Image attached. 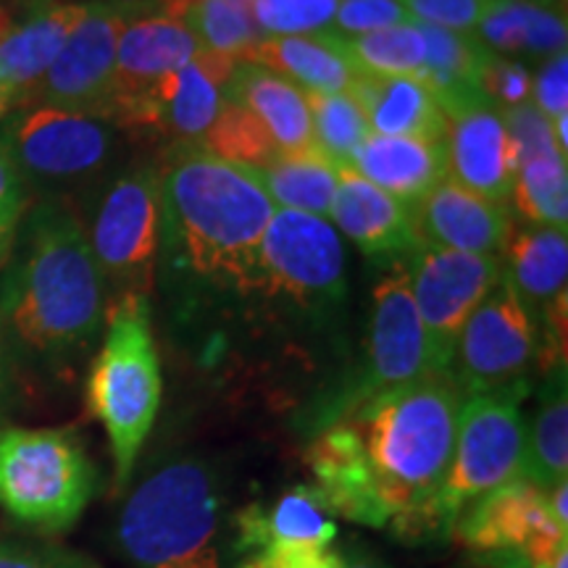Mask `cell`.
Segmentation results:
<instances>
[{
  "mask_svg": "<svg viewBox=\"0 0 568 568\" xmlns=\"http://www.w3.org/2000/svg\"><path fill=\"white\" fill-rule=\"evenodd\" d=\"M464 395L443 372L385 389L311 435L305 464L335 518L397 531L443 485Z\"/></svg>",
  "mask_w": 568,
  "mask_h": 568,
  "instance_id": "1",
  "label": "cell"
},
{
  "mask_svg": "<svg viewBox=\"0 0 568 568\" xmlns=\"http://www.w3.org/2000/svg\"><path fill=\"white\" fill-rule=\"evenodd\" d=\"M17 245L0 293L6 339L48 372H71L105 322V282L88 230L69 205L45 201Z\"/></svg>",
  "mask_w": 568,
  "mask_h": 568,
  "instance_id": "2",
  "label": "cell"
},
{
  "mask_svg": "<svg viewBox=\"0 0 568 568\" xmlns=\"http://www.w3.org/2000/svg\"><path fill=\"white\" fill-rule=\"evenodd\" d=\"M169 245L197 276L240 293L258 284V251L276 205L253 172L176 145L161 169Z\"/></svg>",
  "mask_w": 568,
  "mask_h": 568,
  "instance_id": "3",
  "label": "cell"
},
{
  "mask_svg": "<svg viewBox=\"0 0 568 568\" xmlns=\"http://www.w3.org/2000/svg\"><path fill=\"white\" fill-rule=\"evenodd\" d=\"M224 489L201 458H174L126 495L113 548L132 568H226Z\"/></svg>",
  "mask_w": 568,
  "mask_h": 568,
  "instance_id": "4",
  "label": "cell"
},
{
  "mask_svg": "<svg viewBox=\"0 0 568 568\" xmlns=\"http://www.w3.org/2000/svg\"><path fill=\"white\" fill-rule=\"evenodd\" d=\"M101 351L88 376L90 414L109 437L113 487H130L163 397L159 347L148 295L122 293L105 305Z\"/></svg>",
  "mask_w": 568,
  "mask_h": 568,
  "instance_id": "5",
  "label": "cell"
},
{
  "mask_svg": "<svg viewBox=\"0 0 568 568\" xmlns=\"http://www.w3.org/2000/svg\"><path fill=\"white\" fill-rule=\"evenodd\" d=\"M531 382L464 397L456 447L437 495L422 514L395 531L410 545L453 539L464 510L493 489L521 479L527 450V400Z\"/></svg>",
  "mask_w": 568,
  "mask_h": 568,
  "instance_id": "6",
  "label": "cell"
},
{
  "mask_svg": "<svg viewBox=\"0 0 568 568\" xmlns=\"http://www.w3.org/2000/svg\"><path fill=\"white\" fill-rule=\"evenodd\" d=\"M101 474L71 429L0 426V510L38 535L77 527Z\"/></svg>",
  "mask_w": 568,
  "mask_h": 568,
  "instance_id": "7",
  "label": "cell"
},
{
  "mask_svg": "<svg viewBox=\"0 0 568 568\" xmlns=\"http://www.w3.org/2000/svg\"><path fill=\"white\" fill-rule=\"evenodd\" d=\"M432 355L418 318L406 261H389V272L376 282L366 351L329 395L308 414L311 435L339 422L385 389L408 385L432 374Z\"/></svg>",
  "mask_w": 568,
  "mask_h": 568,
  "instance_id": "8",
  "label": "cell"
},
{
  "mask_svg": "<svg viewBox=\"0 0 568 568\" xmlns=\"http://www.w3.org/2000/svg\"><path fill=\"white\" fill-rule=\"evenodd\" d=\"M161 166L134 163L113 180L88 232L103 282L122 293H151L161 251Z\"/></svg>",
  "mask_w": 568,
  "mask_h": 568,
  "instance_id": "9",
  "label": "cell"
},
{
  "mask_svg": "<svg viewBox=\"0 0 568 568\" xmlns=\"http://www.w3.org/2000/svg\"><path fill=\"white\" fill-rule=\"evenodd\" d=\"M337 518L314 485L234 514L230 568H343Z\"/></svg>",
  "mask_w": 568,
  "mask_h": 568,
  "instance_id": "10",
  "label": "cell"
},
{
  "mask_svg": "<svg viewBox=\"0 0 568 568\" xmlns=\"http://www.w3.org/2000/svg\"><path fill=\"white\" fill-rule=\"evenodd\" d=\"M0 145L24 182L69 187L109 172L119 153V126L95 113L34 105L11 119Z\"/></svg>",
  "mask_w": 568,
  "mask_h": 568,
  "instance_id": "11",
  "label": "cell"
},
{
  "mask_svg": "<svg viewBox=\"0 0 568 568\" xmlns=\"http://www.w3.org/2000/svg\"><path fill=\"white\" fill-rule=\"evenodd\" d=\"M542 374V343L510 282L500 274L495 287L466 318L453 347L447 376L460 395L495 393Z\"/></svg>",
  "mask_w": 568,
  "mask_h": 568,
  "instance_id": "12",
  "label": "cell"
},
{
  "mask_svg": "<svg viewBox=\"0 0 568 568\" xmlns=\"http://www.w3.org/2000/svg\"><path fill=\"white\" fill-rule=\"evenodd\" d=\"M264 295L297 308H329L345 297V251L339 234L322 216L276 209L258 251Z\"/></svg>",
  "mask_w": 568,
  "mask_h": 568,
  "instance_id": "13",
  "label": "cell"
},
{
  "mask_svg": "<svg viewBox=\"0 0 568 568\" xmlns=\"http://www.w3.org/2000/svg\"><path fill=\"white\" fill-rule=\"evenodd\" d=\"M138 6L124 0H92L77 30L55 55L45 77L19 101V109L51 105L103 116L116 71V48Z\"/></svg>",
  "mask_w": 568,
  "mask_h": 568,
  "instance_id": "14",
  "label": "cell"
},
{
  "mask_svg": "<svg viewBox=\"0 0 568 568\" xmlns=\"http://www.w3.org/2000/svg\"><path fill=\"white\" fill-rule=\"evenodd\" d=\"M406 264L432 368L447 374L460 329L481 297L500 280L503 258L418 245Z\"/></svg>",
  "mask_w": 568,
  "mask_h": 568,
  "instance_id": "15",
  "label": "cell"
},
{
  "mask_svg": "<svg viewBox=\"0 0 568 568\" xmlns=\"http://www.w3.org/2000/svg\"><path fill=\"white\" fill-rule=\"evenodd\" d=\"M453 537L474 556L518 550L539 568H568V529L552 518L548 493L527 479L508 481L471 503Z\"/></svg>",
  "mask_w": 568,
  "mask_h": 568,
  "instance_id": "16",
  "label": "cell"
},
{
  "mask_svg": "<svg viewBox=\"0 0 568 568\" xmlns=\"http://www.w3.org/2000/svg\"><path fill=\"white\" fill-rule=\"evenodd\" d=\"M234 67L237 61L197 53L187 67L163 77L134 101L119 105L109 122L124 132L159 134L176 145H201L224 109V90Z\"/></svg>",
  "mask_w": 568,
  "mask_h": 568,
  "instance_id": "17",
  "label": "cell"
},
{
  "mask_svg": "<svg viewBox=\"0 0 568 568\" xmlns=\"http://www.w3.org/2000/svg\"><path fill=\"white\" fill-rule=\"evenodd\" d=\"M503 276L510 282L542 343V374L566 364L568 237L552 226H521L508 237Z\"/></svg>",
  "mask_w": 568,
  "mask_h": 568,
  "instance_id": "18",
  "label": "cell"
},
{
  "mask_svg": "<svg viewBox=\"0 0 568 568\" xmlns=\"http://www.w3.org/2000/svg\"><path fill=\"white\" fill-rule=\"evenodd\" d=\"M443 113L447 180L468 193L506 205L514 190L518 155L503 111L477 92Z\"/></svg>",
  "mask_w": 568,
  "mask_h": 568,
  "instance_id": "19",
  "label": "cell"
},
{
  "mask_svg": "<svg viewBox=\"0 0 568 568\" xmlns=\"http://www.w3.org/2000/svg\"><path fill=\"white\" fill-rule=\"evenodd\" d=\"M414 224L422 245L487 258H503L514 232L506 205L468 193L447 176L414 203Z\"/></svg>",
  "mask_w": 568,
  "mask_h": 568,
  "instance_id": "20",
  "label": "cell"
},
{
  "mask_svg": "<svg viewBox=\"0 0 568 568\" xmlns=\"http://www.w3.org/2000/svg\"><path fill=\"white\" fill-rule=\"evenodd\" d=\"M197 53H203L201 42L182 21L161 13H134L119 38L116 71L103 119H109L119 105L134 101L163 77L187 67Z\"/></svg>",
  "mask_w": 568,
  "mask_h": 568,
  "instance_id": "21",
  "label": "cell"
},
{
  "mask_svg": "<svg viewBox=\"0 0 568 568\" xmlns=\"http://www.w3.org/2000/svg\"><path fill=\"white\" fill-rule=\"evenodd\" d=\"M332 222L372 258L406 261L416 251L414 203L374 187L355 172L339 174L329 209Z\"/></svg>",
  "mask_w": 568,
  "mask_h": 568,
  "instance_id": "22",
  "label": "cell"
},
{
  "mask_svg": "<svg viewBox=\"0 0 568 568\" xmlns=\"http://www.w3.org/2000/svg\"><path fill=\"white\" fill-rule=\"evenodd\" d=\"M474 34L489 53L542 63L566 53V0H493Z\"/></svg>",
  "mask_w": 568,
  "mask_h": 568,
  "instance_id": "23",
  "label": "cell"
},
{
  "mask_svg": "<svg viewBox=\"0 0 568 568\" xmlns=\"http://www.w3.org/2000/svg\"><path fill=\"white\" fill-rule=\"evenodd\" d=\"M245 61L274 71L308 95L347 92L361 74L347 51V42L332 32L264 38L247 51Z\"/></svg>",
  "mask_w": 568,
  "mask_h": 568,
  "instance_id": "24",
  "label": "cell"
},
{
  "mask_svg": "<svg viewBox=\"0 0 568 568\" xmlns=\"http://www.w3.org/2000/svg\"><path fill=\"white\" fill-rule=\"evenodd\" d=\"M224 101L243 105L266 126L282 153L314 148L308 95L264 67L240 61L226 82Z\"/></svg>",
  "mask_w": 568,
  "mask_h": 568,
  "instance_id": "25",
  "label": "cell"
},
{
  "mask_svg": "<svg viewBox=\"0 0 568 568\" xmlns=\"http://www.w3.org/2000/svg\"><path fill=\"white\" fill-rule=\"evenodd\" d=\"M351 172L400 201L416 203L447 176L445 142L368 134L355 153Z\"/></svg>",
  "mask_w": 568,
  "mask_h": 568,
  "instance_id": "26",
  "label": "cell"
},
{
  "mask_svg": "<svg viewBox=\"0 0 568 568\" xmlns=\"http://www.w3.org/2000/svg\"><path fill=\"white\" fill-rule=\"evenodd\" d=\"M84 13L88 3H48L0 40V84L9 90L11 105L45 77Z\"/></svg>",
  "mask_w": 568,
  "mask_h": 568,
  "instance_id": "27",
  "label": "cell"
},
{
  "mask_svg": "<svg viewBox=\"0 0 568 568\" xmlns=\"http://www.w3.org/2000/svg\"><path fill=\"white\" fill-rule=\"evenodd\" d=\"M347 95L364 111L368 130L389 138H445V113L416 77L358 74Z\"/></svg>",
  "mask_w": 568,
  "mask_h": 568,
  "instance_id": "28",
  "label": "cell"
},
{
  "mask_svg": "<svg viewBox=\"0 0 568 568\" xmlns=\"http://www.w3.org/2000/svg\"><path fill=\"white\" fill-rule=\"evenodd\" d=\"M521 479L539 489L568 481V376L566 364L542 374L537 410L527 422Z\"/></svg>",
  "mask_w": 568,
  "mask_h": 568,
  "instance_id": "29",
  "label": "cell"
},
{
  "mask_svg": "<svg viewBox=\"0 0 568 568\" xmlns=\"http://www.w3.org/2000/svg\"><path fill=\"white\" fill-rule=\"evenodd\" d=\"M161 17L176 19L195 34L205 53L245 61L255 42L266 38L255 21V0H155Z\"/></svg>",
  "mask_w": 568,
  "mask_h": 568,
  "instance_id": "30",
  "label": "cell"
},
{
  "mask_svg": "<svg viewBox=\"0 0 568 568\" xmlns=\"http://www.w3.org/2000/svg\"><path fill=\"white\" fill-rule=\"evenodd\" d=\"M422 32L426 42V59L418 80L432 90L439 109L445 111L481 92L479 71L485 67L489 51L481 45L477 34L453 32L429 24H422Z\"/></svg>",
  "mask_w": 568,
  "mask_h": 568,
  "instance_id": "31",
  "label": "cell"
},
{
  "mask_svg": "<svg viewBox=\"0 0 568 568\" xmlns=\"http://www.w3.org/2000/svg\"><path fill=\"white\" fill-rule=\"evenodd\" d=\"M339 174L343 172L335 163L326 161L316 148L301 153H282L261 172H253L274 205L280 203L287 211L311 213V216L322 219L329 216Z\"/></svg>",
  "mask_w": 568,
  "mask_h": 568,
  "instance_id": "32",
  "label": "cell"
},
{
  "mask_svg": "<svg viewBox=\"0 0 568 568\" xmlns=\"http://www.w3.org/2000/svg\"><path fill=\"white\" fill-rule=\"evenodd\" d=\"M568 155L548 153L518 163L514 201L518 216L531 226L566 230L568 222Z\"/></svg>",
  "mask_w": 568,
  "mask_h": 568,
  "instance_id": "33",
  "label": "cell"
},
{
  "mask_svg": "<svg viewBox=\"0 0 568 568\" xmlns=\"http://www.w3.org/2000/svg\"><path fill=\"white\" fill-rule=\"evenodd\" d=\"M197 148H203L213 159L240 169H251V172H261L276 155H282L266 126L251 111L232 101H224L222 113Z\"/></svg>",
  "mask_w": 568,
  "mask_h": 568,
  "instance_id": "34",
  "label": "cell"
},
{
  "mask_svg": "<svg viewBox=\"0 0 568 568\" xmlns=\"http://www.w3.org/2000/svg\"><path fill=\"white\" fill-rule=\"evenodd\" d=\"M308 105L311 124H314V148L326 161L335 163L339 172H351L355 153L372 134L364 111L347 92L308 95Z\"/></svg>",
  "mask_w": 568,
  "mask_h": 568,
  "instance_id": "35",
  "label": "cell"
},
{
  "mask_svg": "<svg viewBox=\"0 0 568 568\" xmlns=\"http://www.w3.org/2000/svg\"><path fill=\"white\" fill-rule=\"evenodd\" d=\"M347 51L361 74L379 77H416L422 74L426 59V42L418 21L389 27L345 40Z\"/></svg>",
  "mask_w": 568,
  "mask_h": 568,
  "instance_id": "36",
  "label": "cell"
},
{
  "mask_svg": "<svg viewBox=\"0 0 568 568\" xmlns=\"http://www.w3.org/2000/svg\"><path fill=\"white\" fill-rule=\"evenodd\" d=\"M339 0H255V21L266 38L329 32Z\"/></svg>",
  "mask_w": 568,
  "mask_h": 568,
  "instance_id": "37",
  "label": "cell"
},
{
  "mask_svg": "<svg viewBox=\"0 0 568 568\" xmlns=\"http://www.w3.org/2000/svg\"><path fill=\"white\" fill-rule=\"evenodd\" d=\"M410 21L416 19L400 0H339L329 32L343 40H353L368 32L410 24Z\"/></svg>",
  "mask_w": 568,
  "mask_h": 568,
  "instance_id": "38",
  "label": "cell"
},
{
  "mask_svg": "<svg viewBox=\"0 0 568 568\" xmlns=\"http://www.w3.org/2000/svg\"><path fill=\"white\" fill-rule=\"evenodd\" d=\"M479 90L500 111L531 103V69L521 61L489 53L479 71Z\"/></svg>",
  "mask_w": 568,
  "mask_h": 568,
  "instance_id": "39",
  "label": "cell"
},
{
  "mask_svg": "<svg viewBox=\"0 0 568 568\" xmlns=\"http://www.w3.org/2000/svg\"><path fill=\"white\" fill-rule=\"evenodd\" d=\"M27 213V182L13 166L11 155L0 145V268L17 251L21 219Z\"/></svg>",
  "mask_w": 568,
  "mask_h": 568,
  "instance_id": "40",
  "label": "cell"
},
{
  "mask_svg": "<svg viewBox=\"0 0 568 568\" xmlns=\"http://www.w3.org/2000/svg\"><path fill=\"white\" fill-rule=\"evenodd\" d=\"M0 568H101L84 552L0 537Z\"/></svg>",
  "mask_w": 568,
  "mask_h": 568,
  "instance_id": "41",
  "label": "cell"
},
{
  "mask_svg": "<svg viewBox=\"0 0 568 568\" xmlns=\"http://www.w3.org/2000/svg\"><path fill=\"white\" fill-rule=\"evenodd\" d=\"M418 24L453 32H474L493 0H400Z\"/></svg>",
  "mask_w": 568,
  "mask_h": 568,
  "instance_id": "42",
  "label": "cell"
},
{
  "mask_svg": "<svg viewBox=\"0 0 568 568\" xmlns=\"http://www.w3.org/2000/svg\"><path fill=\"white\" fill-rule=\"evenodd\" d=\"M531 103L550 124L568 119V53H558L531 71Z\"/></svg>",
  "mask_w": 568,
  "mask_h": 568,
  "instance_id": "43",
  "label": "cell"
},
{
  "mask_svg": "<svg viewBox=\"0 0 568 568\" xmlns=\"http://www.w3.org/2000/svg\"><path fill=\"white\" fill-rule=\"evenodd\" d=\"M343 568H393L379 552L364 548L361 542L343 548Z\"/></svg>",
  "mask_w": 568,
  "mask_h": 568,
  "instance_id": "44",
  "label": "cell"
},
{
  "mask_svg": "<svg viewBox=\"0 0 568 568\" xmlns=\"http://www.w3.org/2000/svg\"><path fill=\"white\" fill-rule=\"evenodd\" d=\"M11 393V364H9V339H6L3 322H0V414L6 410Z\"/></svg>",
  "mask_w": 568,
  "mask_h": 568,
  "instance_id": "45",
  "label": "cell"
},
{
  "mask_svg": "<svg viewBox=\"0 0 568 568\" xmlns=\"http://www.w3.org/2000/svg\"><path fill=\"white\" fill-rule=\"evenodd\" d=\"M548 493V508L560 527L568 529V481H560V485L545 489Z\"/></svg>",
  "mask_w": 568,
  "mask_h": 568,
  "instance_id": "46",
  "label": "cell"
},
{
  "mask_svg": "<svg viewBox=\"0 0 568 568\" xmlns=\"http://www.w3.org/2000/svg\"><path fill=\"white\" fill-rule=\"evenodd\" d=\"M13 27H17V21H13V17H11V11L6 9L3 3H0V40L6 38V34H9Z\"/></svg>",
  "mask_w": 568,
  "mask_h": 568,
  "instance_id": "47",
  "label": "cell"
},
{
  "mask_svg": "<svg viewBox=\"0 0 568 568\" xmlns=\"http://www.w3.org/2000/svg\"><path fill=\"white\" fill-rule=\"evenodd\" d=\"M9 109H11V95H9V90H6L3 84H0V122H3V119H6V113H9Z\"/></svg>",
  "mask_w": 568,
  "mask_h": 568,
  "instance_id": "48",
  "label": "cell"
}]
</instances>
